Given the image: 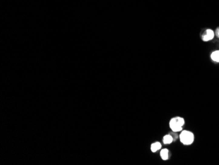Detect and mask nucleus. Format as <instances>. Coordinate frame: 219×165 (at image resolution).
<instances>
[{
    "mask_svg": "<svg viewBox=\"0 0 219 165\" xmlns=\"http://www.w3.org/2000/svg\"><path fill=\"white\" fill-rule=\"evenodd\" d=\"M185 124L184 119L180 116H175L171 119L169 122V126L173 132H181Z\"/></svg>",
    "mask_w": 219,
    "mask_h": 165,
    "instance_id": "1",
    "label": "nucleus"
},
{
    "mask_svg": "<svg viewBox=\"0 0 219 165\" xmlns=\"http://www.w3.org/2000/svg\"><path fill=\"white\" fill-rule=\"evenodd\" d=\"M179 138L182 144L189 145L192 144L194 141V135L192 132L188 130H183L179 135Z\"/></svg>",
    "mask_w": 219,
    "mask_h": 165,
    "instance_id": "2",
    "label": "nucleus"
},
{
    "mask_svg": "<svg viewBox=\"0 0 219 165\" xmlns=\"http://www.w3.org/2000/svg\"><path fill=\"white\" fill-rule=\"evenodd\" d=\"M214 36V33L213 31L211 29H208L205 31L204 34H203L202 40L205 42H207L209 40H211L212 39H213Z\"/></svg>",
    "mask_w": 219,
    "mask_h": 165,
    "instance_id": "3",
    "label": "nucleus"
},
{
    "mask_svg": "<svg viewBox=\"0 0 219 165\" xmlns=\"http://www.w3.org/2000/svg\"><path fill=\"white\" fill-rule=\"evenodd\" d=\"M160 156L161 159L164 160H167L169 159V151L167 149H163L160 151Z\"/></svg>",
    "mask_w": 219,
    "mask_h": 165,
    "instance_id": "4",
    "label": "nucleus"
},
{
    "mask_svg": "<svg viewBox=\"0 0 219 165\" xmlns=\"http://www.w3.org/2000/svg\"><path fill=\"white\" fill-rule=\"evenodd\" d=\"M174 141L173 137L171 136V134H167L165 136H164V138H163V142H164V144L165 145H168V144H171V143H173Z\"/></svg>",
    "mask_w": 219,
    "mask_h": 165,
    "instance_id": "5",
    "label": "nucleus"
},
{
    "mask_svg": "<svg viewBox=\"0 0 219 165\" xmlns=\"http://www.w3.org/2000/svg\"><path fill=\"white\" fill-rule=\"evenodd\" d=\"M161 144L160 142H159V141L155 142L151 145V151L154 153L160 150V149H161Z\"/></svg>",
    "mask_w": 219,
    "mask_h": 165,
    "instance_id": "6",
    "label": "nucleus"
},
{
    "mask_svg": "<svg viewBox=\"0 0 219 165\" xmlns=\"http://www.w3.org/2000/svg\"><path fill=\"white\" fill-rule=\"evenodd\" d=\"M211 59L215 62H219V51L214 52L211 54Z\"/></svg>",
    "mask_w": 219,
    "mask_h": 165,
    "instance_id": "7",
    "label": "nucleus"
},
{
    "mask_svg": "<svg viewBox=\"0 0 219 165\" xmlns=\"http://www.w3.org/2000/svg\"><path fill=\"white\" fill-rule=\"evenodd\" d=\"M169 134H171V136L173 137L174 141H176V140H178V138H179V136L178 134V132H177L172 131V132L169 133Z\"/></svg>",
    "mask_w": 219,
    "mask_h": 165,
    "instance_id": "8",
    "label": "nucleus"
},
{
    "mask_svg": "<svg viewBox=\"0 0 219 165\" xmlns=\"http://www.w3.org/2000/svg\"><path fill=\"white\" fill-rule=\"evenodd\" d=\"M215 33H216L217 36L219 38V29H217L216 30V32H215Z\"/></svg>",
    "mask_w": 219,
    "mask_h": 165,
    "instance_id": "9",
    "label": "nucleus"
}]
</instances>
